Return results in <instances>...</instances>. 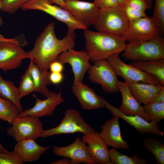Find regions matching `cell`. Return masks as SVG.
<instances>
[{"mask_svg":"<svg viewBox=\"0 0 164 164\" xmlns=\"http://www.w3.org/2000/svg\"><path fill=\"white\" fill-rule=\"evenodd\" d=\"M55 23L46 25L36 39L32 49L28 52L29 58L40 68L48 70L50 64L57 60L59 55L66 50L74 49L76 35L74 32L67 33L59 39L55 32Z\"/></svg>","mask_w":164,"mask_h":164,"instance_id":"cell-1","label":"cell"},{"mask_svg":"<svg viewBox=\"0 0 164 164\" xmlns=\"http://www.w3.org/2000/svg\"><path fill=\"white\" fill-rule=\"evenodd\" d=\"M85 51L92 62L107 59L111 55L120 53L126 44L121 36L87 29L84 30Z\"/></svg>","mask_w":164,"mask_h":164,"instance_id":"cell-2","label":"cell"},{"mask_svg":"<svg viewBox=\"0 0 164 164\" xmlns=\"http://www.w3.org/2000/svg\"><path fill=\"white\" fill-rule=\"evenodd\" d=\"M121 56L132 61L164 59V37L159 35L149 40L128 43Z\"/></svg>","mask_w":164,"mask_h":164,"instance_id":"cell-3","label":"cell"},{"mask_svg":"<svg viewBox=\"0 0 164 164\" xmlns=\"http://www.w3.org/2000/svg\"><path fill=\"white\" fill-rule=\"evenodd\" d=\"M129 22L119 5L100 9L98 17L94 24L97 31L121 36Z\"/></svg>","mask_w":164,"mask_h":164,"instance_id":"cell-4","label":"cell"},{"mask_svg":"<svg viewBox=\"0 0 164 164\" xmlns=\"http://www.w3.org/2000/svg\"><path fill=\"white\" fill-rule=\"evenodd\" d=\"M96 132L85 122L78 111L70 109L66 110L64 116L59 125L50 129L44 130L40 137L47 138L55 135L77 132L85 134Z\"/></svg>","mask_w":164,"mask_h":164,"instance_id":"cell-5","label":"cell"},{"mask_svg":"<svg viewBox=\"0 0 164 164\" xmlns=\"http://www.w3.org/2000/svg\"><path fill=\"white\" fill-rule=\"evenodd\" d=\"M24 10H37L43 12L63 22L68 28L67 33L74 32L77 29H87L77 22L70 12L57 5H53L48 0H30L23 5Z\"/></svg>","mask_w":164,"mask_h":164,"instance_id":"cell-6","label":"cell"},{"mask_svg":"<svg viewBox=\"0 0 164 164\" xmlns=\"http://www.w3.org/2000/svg\"><path fill=\"white\" fill-rule=\"evenodd\" d=\"M6 130L8 135L17 142L26 139L35 140L44 130L43 125L39 118L31 115L17 117Z\"/></svg>","mask_w":164,"mask_h":164,"instance_id":"cell-7","label":"cell"},{"mask_svg":"<svg viewBox=\"0 0 164 164\" xmlns=\"http://www.w3.org/2000/svg\"><path fill=\"white\" fill-rule=\"evenodd\" d=\"M87 72L89 80L92 83L100 84L104 91L109 94L119 91L117 76L107 59L94 62Z\"/></svg>","mask_w":164,"mask_h":164,"instance_id":"cell-8","label":"cell"},{"mask_svg":"<svg viewBox=\"0 0 164 164\" xmlns=\"http://www.w3.org/2000/svg\"><path fill=\"white\" fill-rule=\"evenodd\" d=\"M159 35L152 19L146 16L129 22L121 37L125 42L130 43L149 40Z\"/></svg>","mask_w":164,"mask_h":164,"instance_id":"cell-9","label":"cell"},{"mask_svg":"<svg viewBox=\"0 0 164 164\" xmlns=\"http://www.w3.org/2000/svg\"><path fill=\"white\" fill-rule=\"evenodd\" d=\"M120 53L112 54L107 60L113 68L117 75L121 77L125 82L127 83L141 82L160 84L152 75L122 61L119 57Z\"/></svg>","mask_w":164,"mask_h":164,"instance_id":"cell-10","label":"cell"},{"mask_svg":"<svg viewBox=\"0 0 164 164\" xmlns=\"http://www.w3.org/2000/svg\"><path fill=\"white\" fill-rule=\"evenodd\" d=\"M65 5L75 19L87 28L94 25L100 9L94 2L79 0H64Z\"/></svg>","mask_w":164,"mask_h":164,"instance_id":"cell-11","label":"cell"},{"mask_svg":"<svg viewBox=\"0 0 164 164\" xmlns=\"http://www.w3.org/2000/svg\"><path fill=\"white\" fill-rule=\"evenodd\" d=\"M57 60L63 65L68 63L70 65L74 76L73 83L82 82L86 73L91 66L90 57L86 52L77 51L74 49L62 52Z\"/></svg>","mask_w":164,"mask_h":164,"instance_id":"cell-12","label":"cell"},{"mask_svg":"<svg viewBox=\"0 0 164 164\" xmlns=\"http://www.w3.org/2000/svg\"><path fill=\"white\" fill-rule=\"evenodd\" d=\"M22 47L11 42H0V69L6 71L19 68L24 59H29L28 52Z\"/></svg>","mask_w":164,"mask_h":164,"instance_id":"cell-13","label":"cell"},{"mask_svg":"<svg viewBox=\"0 0 164 164\" xmlns=\"http://www.w3.org/2000/svg\"><path fill=\"white\" fill-rule=\"evenodd\" d=\"M52 152L56 155L70 159L72 164L96 163L87 150V144L79 137L68 146H53Z\"/></svg>","mask_w":164,"mask_h":164,"instance_id":"cell-14","label":"cell"},{"mask_svg":"<svg viewBox=\"0 0 164 164\" xmlns=\"http://www.w3.org/2000/svg\"><path fill=\"white\" fill-rule=\"evenodd\" d=\"M105 107L111 113L113 116L121 118L129 125L134 128L140 134H154L162 136L163 132L160 129L158 123L147 121L141 116L127 115L121 113L118 108L115 107L104 99Z\"/></svg>","mask_w":164,"mask_h":164,"instance_id":"cell-15","label":"cell"},{"mask_svg":"<svg viewBox=\"0 0 164 164\" xmlns=\"http://www.w3.org/2000/svg\"><path fill=\"white\" fill-rule=\"evenodd\" d=\"M119 117L113 116L100 126V135L108 146L116 149H128L129 146L127 141L122 138L120 128Z\"/></svg>","mask_w":164,"mask_h":164,"instance_id":"cell-16","label":"cell"},{"mask_svg":"<svg viewBox=\"0 0 164 164\" xmlns=\"http://www.w3.org/2000/svg\"><path fill=\"white\" fill-rule=\"evenodd\" d=\"M81 139L87 144V150L96 163L113 164L108 146L99 133L84 134Z\"/></svg>","mask_w":164,"mask_h":164,"instance_id":"cell-17","label":"cell"},{"mask_svg":"<svg viewBox=\"0 0 164 164\" xmlns=\"http://www.w3.org/2000/svg\"><path fill=\"white\" fill-rule=\"evenodd\" d=\"M72 89L83 109L91 110L105 107L104 99L83 82L73 83Z\"/></svg>","mask_w":164,"mask_h":164,"instance_id":"cell-18","label":"cell"},{"mask_svg":"<svg viewBox=\"0 0 164 164\" xmlns=\"http://www.w3.org/2000/svg\"><path fill=\"white\" fill-rule=\"evenodd\" d=\"M33 97L36 99V103L32 108L26 109L20 113L17 117L31 115L38 118L52 115L56 107L64 101L61 92L57 94L55 92L45 100H41L33 94Z\"/></svg>","mask_w":164,"mask_h":164,"instance_id":"cell-19","label":"cell"},{"mask_svg":"<svg viewBox=\"0 0 164 164\" xmlns=\"http://www.w3.org/2000/svg\"><path fill=\"white\" fill-rule=\"evenodd\" d=\"M118 87L122 97V103L118 108L119 111L127 115H140L150 121L149 117L144 111L143 106L135 97L127 83L118 81Z\"/></svg>","mask_w":164,"mask_h":164,"instance_id":"cell-20","label":"cell"},{"mask_svg":"<svg viewBox=\"0 0 164 164\" xmlns=\"http://www.w3.org/2000/svg\"><path fill=\"white\" fill-rule=\"evenodd\" d=\"M17 142L12 152L23 162L38 160L42 154L50 148L41 146L32 139H26Z\"/></svg>","mask_w":164,"mask_h":164,"instance_id":"cell-21","label":"cell"},{"mask_svg":"<svg viewBox=\"0 0 164 164\" xmlns=\"http://www.w3.org/2000/svg\"><path fill=\"white\" fill-rule=\"evenodd\" d=\"M127 84L136 99L141 104H144L151 101L164 86L160 84L141 82Z\"/></svg>","mask_w":164,"mask_h":164,"instance_id":"cell-22","label":"cell"},{"mask_svg":"<svg viewBox=\"0 0 164 164\" xmlns=\"http://www.w3.org/2000/svg\"><path fill=\"white\" fill-rule=\"evenodd\" d=\"M33 80L35 91L49 97L55 92L49 91L47 87L51 84L49 79L50 72L48 70L40 68L31 61L28 67Z\"/></svg>","mask_w":164,"mask_h":164,"instance_id":"cell-23","label":"cell"},{"mask_svg":"<svg viewBox=\"0 0 164 164\" xmlns=\"http://www.w3.org/2000/svg\"><path fill=\"white\" fill-rule=\"evenodd\" d=\"M130 65L153 76L164 86V59L146 61H132Z\"/></svg>","mask_w":164,"mask_h":164,"instance_id":"cell-24","label":"cell"},{"mask_svg":"<svg viewBox=\"0 0 164 164\" xmlns=\"http://www.w3.org/2000/svg\"><path fill=\"white\" fill-rule=\"evenodd\" d=\"M0 96L14 103L18 108L19 113L23 111L20 103L21 98L19 88L12 81H5L0 75Z\"/></svg>","mask_w":164,"mask_h":164,"instance_id":"cell-25","label":"cell"},{"mask_svg":"<svg viewBox=\"0 0 164 164\" xmlns=\"http://www.w3.org/2000/svg\"><path fill=\"white\" fill-rule=\"evenodd\" d=\"M109 154L113 164H147L148 162L144 158L139 157L137 154L129 156L119 152L116 149H109Z\"/></svg>","mask_w":164,"mask_h":164,"instance_id":"cell-26","label":"cell"},{"mask_svg":"<svg viewBox=\"0 0 164 164\" xmlns=\"http://www.w3.org/2000/svg\"><path fill=\"white\" fill-rule=\"evenodd\" d=\"M143 145L154 155L156 164H164V144L162 142L155 138H148L144 140Z\"/></svg>","mask_w":164,"mask_h":164,"instance_id":"cell-27","label":"cell"},{"mask_svg":"<svg viewBox=\"0 0 164 164\" xmlns=\"http://www.w3.org/2000/svg\"><path fill=\"white\" fill-rule=\"evenodd\" d=\"M19 112L15 105L10 101L0 96V119L10 124L17 118Z\"/></svg>","mask_w":164,"mask_h":164,"instance_id":"cell-28","label":"cell"},{"mask_svg":"<svg viewBox=\"0 0 164 164\" xmlns=\"http://www.w3.org/2000/svg\"><path fill=\"white\" fill-rule=\"evenodd\" d=\"M144 111L151 122L158 123L164 118V103L150 101L144 104Z\"/></svg>","mask_w":164,"mask_h":164,"instance_id":"cell-29","label":"cell"},{"mask_svg":"<svg viewBox=\"0 0 164 164\" xmlns=\"http://www.w3.org/2000/svg\"><path fill=\"white\" fill-rule=\"evenodd\" d=\"M158 30L159 35L164 36V0H155L151 17Z\"/></svg>","mask_w":164,"mask_h":164,"instance_id":"cell-30","label":"cell"},{"mask_svg":"<svg viewBox=\"0 0 164 164\" xmlns=\"http://www.w3.org/2000/svg\"><path fill=\"white\" fill-rule=\"evenodd\" d=\"M21 81L18 87L21 98L35 91L34 83L29 70L28 68L21 77Z\"/></svg>","mask_w":164,"mask_h":164,"instance_id":"cell-31","label":"cell"},{"mask_svg":"<svg viewBox=\"0 0 164 164\" xmlns=\"http://www.w3.org/2000/svg\"><path fill=\"white\" fill-rule=\"evenodd\" d=\"M30 0H2V10L9 14L15 13Z\"/></svg>","mask_w":164,"mask_h":164,"instance_id":"cell-32","label":"cell"},{"mask_svg":"<svg viewBox=\"0 0 164 164\" xmlns=\"http://www.w3.org/2000/svg\"><path fill=\"white\" fill-rule=\"evenodd\" d=\"M121 7L129 22L146 16L145 12L134 10L126 4Z\"/></svg>","mask_w":164,"mask_h":164,"instance_id":"cell-33","label":"cell"},{"mask_svg":"<svg viewBox=\"0 0 164 164\" xmlns=\"http://www.w3.org/2000/svg\"><path fill=\"white\" fill-rule=\"evenodd\" d=\"M23 162L14 154L0 152V164H22Z\"/></svg>","mask_w":164,"mask_h":164,"instance_id":"cell-34","label":"cell"},{"mask_svg":"<svg viewBox=\"0 0 164 164\" xmlns=\"http://www.w3.org/2000/svg\"><path fill=\"white\" fill-rule=\"evenodd\" d=\"M125 4L138 11L145 12L148 9V5L144 0H127Z\"/></svg>","mask_w":164,"mask_h":164,"instance_id":"cell-35","label":"cell"},{"mask_svg":"<svg viewBox=\"0 0 164 164\" xmlns=\"http://www.w3.org/2000/svg\"><path fill=\"white\" fill-rule=\"evenodd\" d=\"M100 9H104L119 5L118 0H93Z\"/></svg>","mask_w":164,"mask_h":164,"instance_id":"cell-36","label":"cell"},{"mask_svg":"<svg viewBox=\"0 0 164 164\" xmlns=\"http://www.w3.org/2000/svg\"><path fill=\"white\" fill-rule=\"evenodd\" d=\"M49 79L51 83L58 84L61 83L63 80V76L62 73H50Z\"/></svg>","mask_w":164,"mask_h":164,"instance_id":"cell-37","label":"cell"},{"mask_svg":"<svg viewBox=\"0 0 164 164\" xmlns=\"http://www.w3.org/2000/svg\"><path fill=\"white\" fill-rule=\"evenodd\" d=\"M64 65L59 61L56 60L50 64L49 69L52 72L62 73L64 69Z\"/></svg>","mask_w":164,"mask_h":164,"instance_id":"cell-38","label":"cell"},{"mask_svg":"<svg viewBox=\"0 0 164 164\" xmlns=\"http://www.w3.org/2000/svg\"><path fill=\"white\" fill-rule=\"evenodd\" d=\"M11 42L20 44L22 46H24L25 43V41L19 40V38L16 37L13 38H8L5 37L2 35L0 34V42Z\"/></svg>","mask_w":164,"mask_h":164,"instance_id":"cell-39","label":"cell"},{"mask_svg":"<svg viewBox=\"0 0 164 164\" xmlns=\"http://www.w3.org/2000/svg\"><path fill=\"white\" fill-rule=\"evenodd\" d=\"M151 101L164 103V86L156 95Z\"/></svg>","mask_w":164,"mask_h":164,"instance_id":"cell-40","label":"cell"},{"mask_svg":"<svg viewBox=\"0 0 164 164\" xmlns=\"http://www.w3.org/2000/svg\"><path fill=\"white\" fill-rule=\"evenodd\" d=\"M51 164H72L70 159L67 157L62 159L57 160L51 162Z\"/></svg>","mask_w":164,"mask_h":164,"instance_id":"cell-41","label":"cell"},{"mask_svg":"<svg viewBox=\"0 0 164 164\" xmlns=\"http://www.w3.org/2000/svg\"><path fill=\"white\" fill-rule=\"evenodd\" d=\"M52 4H55L67 10V8L65 5L64 0H48Z\"/></svg>","mask_w":164,"mask_h":164,"instance_id":"cell-42","label":"cell"},{"mask_svg":"<svg viewBox=\"0 0 164 164\" xmlns=\"http://www.w3.org/2000/svg\"><path fill=\"white\" fill-rule=\"evenodd\" d=\"M0 152L3 153H6V154H14L12 152H10L8 151L7 150H6L2 145L0 142Z\"/></svg>","mask_w":164,"mask_h":164,"instance_id":"cell-43","label":"cell"},{"mask_svg":"<svg viewBox=\"0 0 164 164\" xmlns=\"http://www.w3.org/2000/svg\"><path fill=\"white\" fill-rule=\"evenodd\" d=\"M147 3L148 6V9H150L152 7V5L153 0H144Z\"/></svg>","mask_w":164,"mask_h":164,"instance_id":"cell-44","label":"cell"},{"mask_svg":"<svg viewBox=\"0 0 164 164\" xmlns=\"http://www.w3.org/2000/svg\"><path fill=\"white\" fill-rule=\"evenodd\" d=\"M2 9V0H0V11ZM3 24V20L0 15V26H2Z\"/></svg>","mask_w":164,"mask_h":164,"instance_id":"cell-45","label":"cell"},{"mask_svg":"<svg viewBox=\"0 0 164 164\" xmlns=\"http://www.w3.org/2000/svg\"><path fill=\"white\" fill-rule=\"evenodd\" d=\"M127 0H118L119 5L121 7L126 2Z\"/></svg>","mask_w":164,"mask_h":164,"instance_id":"cell-46","label":"cell"}]
</instances>
